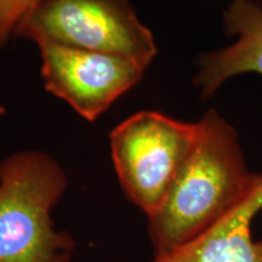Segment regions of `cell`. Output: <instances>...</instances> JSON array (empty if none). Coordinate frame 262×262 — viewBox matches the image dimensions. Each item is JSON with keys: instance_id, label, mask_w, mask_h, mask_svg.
<instances>
[{"instance_id": "obj_3", "label": "cell", "mask_w": 262, "mask_h": 262, "mask_svg": "<svg viewBox=\"0 0 262 262\" xmlns=\"http://www.w3.org/2000/svg\"><path fill=\"white\" fill-rule=\"evenodd\" d=\"M14 35L37 44L54 42L117 55L146 68L157 55L153 34L130 0H40Z\"/></svg>"}, {"instance_id": "obj_6", "label": "cell", "mask_w": 262, "mask_h": 262, "mask_svg": "<svg viewBox=\"0 0 262 262\" xmlns=\"http://www.w3.org/2000/svg\"><path fill=\"white\" fill-rule=\"evenodd\" d=\"M224 28L234 41L202 55L194 85L203 98H210L226 81L242 74L262 77V3L231 0L224 11Z\"/></svg>"}, {"instance_id": "obj_7", "label": "cell", "mask_w": 262, "mask_h": 262, "mask_svg": "<svg viewBox=\"0 0 262 262\" xmlns=\"http://www.w3.org/2000/svg\"><path fill=\"white\" fill-rule=\"evenodd\" d=\"M262 210V180L220 221L172 255L152 262H262V239L251 224Z\"/></svg>"}, {"instance_id": "obj_8", "label": "cell", "mask_w": 262, "mask_h": 262, "mask_svg": "<svg viewBox=\"0 0 262 262\" xmlns=\"http://www.w3.org/2000/svg\"><path fill=\"white\" fill-rule=\"evenodd\" d=\"M40 0H0V49L8 44L15 29Z\"/></svg>"}, {"instance_id": "obj_4", "label": "cell", "mask_w": 262, "mask_h": 262, "mask_svg": "<svg viewBox=\"0 0 262 262\" xmlns=\"http://www.w3.org/2000/svg\"><path fill=\"white\" fill-rule=\"evenodd\" d=\"M196 135L198 122H181L155 111L134 114L111 133L112 159L120 185L147 216L162 204Z\"/></svg>"}, {"instance_id": "obj_1", "label": "cell", "mask_w": 262, "mask_h": 262, "mask_svg": "<svg viewBox=\"0 0 262 262\" xmlns=\"http://www.w3.org/2000/svg\"><path fill=\"white\" fill-rule=\"evenodd\" d=\"M262 173L248 168L237 130L215 110L198 122L189 156L162 204L148 216L160 260L186 247L227 215L256 187Z\"/></svg>"}, {"instance_id": "obj_5", "label": "cell", "mask_w": 262, "mask_h": 262, "mask_svg": "<svg viewBox=\"0 0 262 262\" xmlns=\"http://www.w3.org/2000/svg\"><path fill=\"white\" fill-rule=\"evenodd\" d=\"M45 88L89 122L139 83L146 67L130 58L104 52L40 42Z\"/></svg>"}, {"instance_id": "obj_2", "label": "cell", "mask_w": 262, "mask_h": 262, "mask_svg": "<svg viewBox=\"0 0 262 262\" xmlns=\"http://www.w3.org/2000/svg\"><path fill=\"white\" fill-rule=\"evenodd\" d=\"M66 187L47 153L22 150L0 163V262H72L73 238L51 220Z\"/></svg>"}]
</instances>
